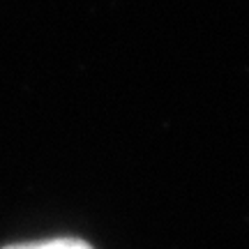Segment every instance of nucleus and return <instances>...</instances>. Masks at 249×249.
<instances>
[{
    "instance_id": "nucleus-1",
    "label": "nucleus",
    "mask_w": 249,
    "mask_h": 249,
    "mask_svg": "<svg viewBox=\"0 0 249 249\" xmlns=\"http://www.w3.org/2000/svg\"><path fill=\"white\" fill-rule=\"evenodd\" d=\"M5 249H90L86 242L70 240V238H55V240H39V242H23V245H9Z\"/></svg>"
}]
</instances>
